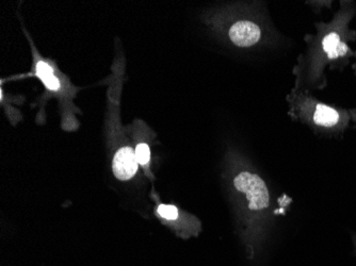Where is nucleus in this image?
Returning <instances> with one entry per match:
<instances>
[{
  "label": "nucleus",
  "mask_w": 356,
  "mask_h": 266,
  "mask_svg": "<svg viewBox=\"0 0 356 266\" xmlns=\"http://www.w3.org/2000/svg\"><path fill=\"white\" fill-rule=\"evenodd\" d=\"M225 181L245 258L250 262L257 261L265 251L275 226L271 188L257 167L237 151L227 155Z\"/></svg>",
  "instance_id": "nucleus-1"
},
{
  "label": "nucleus",
  "mask_w": 356,
  "mask_h": 266,
  "mask_svg": "<svg viewBox=\"0 0 356 266\" xmlns=\"http://www.w3.org/2000/svg\"><path fill=\"white\" fill-rule=\"evenodd\" d=\"M356 19V1L341 0L339 9L330 22H317L315 33L303 38V51L293 65L296 91H321L327 85V69L343 72L354 58L350 44L356 41V30L351 27Z\"/></svg>",
  "instance_id": "nucleus-2"
},
{
  "label": "nucleus",
  "mask_w": 356,
  "mask_h": 266,
  "mask_svg": "<svg viewBox=\"0 0 356 266\" xmlns=\"http://www.w3.org/2000/svg\"><path fill=\"white\" fill-rule=\"evenodd\" d=\"M286 103L290 119L321 138L341 139L352 123L349 109L323 103L309 92L291 89Z\"/></svg>",
  "instance_id": "nucleus-3"
},
{
  "label": "nucleus",
  "mask_w": 356,
  "mask_h": 266,
  "mask_svg": "<svg viewBox=\"0 0 356 266\" xmlns=\"http://www.w3.org/2000/svg\"><path fill=\"white\" fill-rule=\"evenodd\" d=\"M156 213L161 221L175 231L176 235L183 239L197 237L201 231V223L197 217L185 213L176 206L159 203L156 208Z\"/></svg>",
  "instance_id": "nucleus-4"
},
{
  "label": "nucleus",
  "mask_w": 356,
  "mask_h": 266,
  "mask_svg": "<svg viewBox=\"0 0 356 266\" xmlns=\"http://www.w3.org/2000/svg\"><path fill=\"white\" fill-rule=\"evenodd\" d=\"M139 163L135 151L131 147H122L115 153L112 160V172L117 179L127 181L135 177Z\"/></svg>",
  "instance_id": "nucleus-5"
},
{
  "label": "nucleus",
  "mask_w": 356,
  "mask_h": 266,
  "mask_svg": "<svg viewBox=\"0 0 356 266\" xmlns=\"http://www.w3.org/2000/svg\"><path fill=\"white\" fill-rule=\"evenodd\" d=\"M136 158L139 165L147 166L151 161V148L147 144H138L135 149Z\"/></svg>",
  "instance_id": "nucleus-6"
},
{
  "label": "nucleus",
  "mask_w": 356,
  "mask_h": 266,
  "mask_svg": "<svg viewBox=\"0 0 356 266\" xmlns=\"http://www.w3.org/2000/svg\"><path fill=\"white\" fill-rule=\"evenodd\" d=\"M305 5L311 8L312 11L315 12L316 14H319L320 12L323 11L325 9H331L332 6H333V1H330V0H327V1H325V0H322V1L321 0L320 1H317V0L311 1V0H309V1H305Z\"/></svg>",
  "instance_id": "nucleus-7"
},
{
  "label": "nucleus",
  "mask_w": 356,
  "mask_h": 266,
  "mask_svg": "<svg viewBox=\"0 0 356 266\" xmlns=\"http://www.w3.org/2000/svg\"><path fill=\"white\" fill-rule=\"evenodd\" d=\"M53 69H51V66L48 65L46 62L39 61L37 63V66H35V73L39 76L41 79H44V78L49 77V76H53Z\"/></svg>",
  "instance_id": "nucleus-8"
},
{
  "label": "nucleus",
  "mask_w": 356,
  "mask_h": 266,
  "mask_svg": "<svg viewBox=\"0 0 356 266\" xmlns=\"http://www.w3.org/2000/svg\"><path fill=\"white\" fill-rule=\"evenodd\" d=\"M42 80H43L44 85H46L47 89L51 90V91H57L60 89L59 79L56 78L55 76H49V77L44 78Z\"/></svg>",
  "instance_id": "nucleus-9"
},
{
  "label": "nucleus",
  "mask_w": 356,
  "mask_h": 266,
  "mask_svg": "<svg viewBox=\"0 0 356 266\" xmlns=\"http://www.w3.org/2000/svg\"><path fill=\"white\" fill-rule=\"evenodd\" d=\"M350 114H351V121L354 125L356 126V108H351L349 109Z\"/></svg>",
  "instance_id": "nucleus-10"
},
{
  "label": "nucleus",
  "mask_w": 356,
  "mask_h": 266,
  "mask_svg": "<svg viewBox=\"0 0 356 266\" xmlns=\"http://www.w3.org/2000/svg\"><path fill=\"white\" fill-rule=\"evenodd\" d=\"M350 237H351V241H352V245H353L354 253H355V256H356V232H351V235H350Z\"/></svg>",
  "instance_id": "nucleus-11"
},
{
  "label": "nucleus",
  "mask_w": 356,
  "mask_h": 266,
  "mask_svg": "<svg viewBox=\"0 0 356 266\" xmlns=\"http://www.w3.org/2000/svg\"><path fill=\"white\" fill-rule=\"evenodd\" d=\"M354 61L352 62V71H353L354 75L356 76V51H354Z\"/></svg>",
  "instance_id": "nucleus-12"
}]
</instances>
